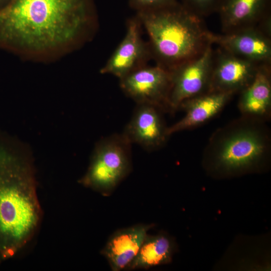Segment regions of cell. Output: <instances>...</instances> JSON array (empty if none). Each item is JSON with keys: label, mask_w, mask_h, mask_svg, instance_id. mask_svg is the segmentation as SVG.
I'll use <instances>...</instances> for the list:
<instances>
[{"label": "cell", "mask_w": 271, "mask_h": 271, "mask_svg": "<svg viewBox=\"0 0 271 271\" xmlns=\"http://www.w3.org/2000/svg\"><path fill=\"white\" fill-rule=\"evenodd\" d=\"M119 80L121 90L137 104L150 105L163 112H170L172 77L169 71L157 64H147Z\"/></svg>", "instance_id": "cell-6"}, {"label": "cell", "mask_w": 271, "mask_h": 271, "mask_svg": "<svg viewBox=\"0 0 271 271\" xmlns=\"http://www.w3.org/2000/svg\"><path fill=\"white\" fill-rule=\"evenodd\" d=\"M270 150L266 122L241 116L213 133L204 158L212 171L233 174L258 167L269 157Z\"/></svg>", "instance_id": "cell-4"}, {"label": "cell", "mask_w": 271, "mask_h": 271, "mask_svg": "<svg viewBox=\"0 0 271 271\" xmlns=\"http://www.w3.org/2000/svg\"><path fill=\"white\" fill-rule=\"evenodd\" d=\"M173 244L163 234L145 237L136 256L125 269H148L171 260Z\"/></svg>", "instance_id": "cell-16"}, {"label": "cell", "mask_w": 271, "mask_h": 271, "mask_svg": "<svg viewBox=\"0 0 271 271\" xmlns=\"http://www.w3.org/2000/svg\"><path fill=\"white\" fill-rule=\"evenodd\" d=\"M153 224H138L118 229L108 238L100 253L113 271L125 269L138 253Z\"/></svg>", "instance_id": "cell-13"}, {"label": "cell", "mask_w": 271, "mask_h": 271, "mask_svg": "<svg viewBox=\"0 0 271 271\" xmlns=\"http://www.w3.org/2000/svg\"><path fill=\"white\" fill-rule=\"evenodd\" d=\"M219 0H182L186 9L197 16L204 18L216 12Z\"/></svg>", "instance_id": "cell-17"}, {"label": "cell", "mask_w": 271, "mask_h": 271, "mask_svg": "<svg viewBox=\"0 0 271 271\" xmlns=\"http://www.w3.org/2000/svg\"><path fill=\"white\" fill-rule=\"evenodd\" d=\"M131 145L122 133L99 140L79 183L103 196L109 195L131 171Z\"/></svg>", "instance_id": "cell-5"}, {"label": "cell", "mask_w": 271, "mask_h": 271, "mask_svg": "<svg viewBox=\"0 0 271 271\" xmlns=\"http://www.w3.org/2000/svg\"><path fill=\"white\" fill-rule=\"evenodd\" d=\"M33 158L25 143L0 134V257H12L33 238L42 211Z\"/></svg>", "instance_id": "cell-1"}, {"label": "cell", "mask_w": 271, "mask_h": 271, "mask_svg": "<svg viewBox=\"0 0 271 271\" xmlns=\"http://www.w3.org/2000/svg\"><path fill=\"white\" fill-rule=\"evenodd\" d=\"M142 27L136 16L127 20L125 35L100 69L101 74L112 75L120 79L152 59L149 44L142 38Z\"/></svg>", "instance_id": "cell-8"}, {"label": "cell", "mask_w": 271, "mask_h": 271, "mask_svg": "<svg viewBox=\"0 0 271 271\" xmlns=\"http://www.w3.org/2000/svg\"><path fill=\"white\" fill-rule=\"evenodd\" d=\"M177 0H129V7L136 12L163 7L176 2Z\"/></svg>", "instance_id": "cell-18"}, {"label": "cell", "mask_w": 271, "mask_h": 271, "mask_svg": "<svg viewBox=\"0 0 271 271\" xmlns=\"http://www.w3.org/2000/svg\"><path fill=\"white\" fill-rule=\"evenodd\" d=\"M260 65L218 47L214 52L208 92L239 93L252 81Z\"/></svg>", "instance_id": "cell-9"}, {"label": "cell", "mask_w": 271, "mask_h": 271, "mask_svg": "<svg viewBox=\"0 0 271 271\" xmlns=\"http://www.w3.org/2000/svg\"><path fill=\"white\" fill-rule=\"evenodd\" d=\"M149 37L152 59L171 71L198 57L213 45L203 18L176 2L138 12Z\"/></svg>", "instance_id": "cell-3"}, {"label": "cell", "mask_w": 271, "mask_h": 271, "mask_svg": "<svg viewBox=\"0 0 271 271\" xmlns=\"http://www.w3.org/2000/svg\"><path fill=\"white\" fill-rule=\"evenodd\" d=\"M271 0H219V14L222 33L255 27L271 14Z\"/></svg>", "instance_id": "cell-12"}, {"label": "cell", "mask_w": 271, "mask_h": 271, "mask_svg": "<svg viewBox=\"0 0 271 271\" xmlns=\"http://www.w3.org/2000/svg\"><path fill=\"white\" fill-rule=\"evenodd\" d=\"M241 116L266 122L271 116V64L260 66L252 81L240 93Z\"/></svg>", "instance_id": "cell-15"}, {"label": "cell", "mask_w": 271, "mask_h": 271, "mask_svg": "<svg viewBox=\"0 0 271 271\" xmlns=\"http://www.w3.org/2000/svg\"><path fill=\"white\" fill-rule=\"evenodd\" d=\"M213 45L238 57L262 64H271V38L256 27L221 34L212 32Z\"/></svg>", "instance_id": "cell-11"}, {"label": "cell", "mask_w": 271, "mask_h": 271, "mask_svg": "<svg viewBox=\"0 0 271 271\" xmlns=\"http://www.w3.org/2000/svg\"><path fill=\"white\" fill-rule=\"evenodd\" d=\"M235 94L232 92H207L183 102L179 109L185 112L177 122L168 126L172 134L199 126L218 114Z\"/></svg>", "instance_id": "cell-14"}, {"label": "cell", "mask_w": 271, "mask_h": 271, "mask_svg": "<svg viewBox=\"0 0 271 271\" xmlns=\"http://www.w3.org/2000/svg\"><path fill=\"white\" fill-rule=\"evenodd\" d=\"M210 45L201 55L170 71L172 85L170 113L179 109L185 101L208 91L214 49Z\"/></svg>", "instance_id": "cell-7"}, {"label": "cell", "mask_w": 271, "mask_h": 271, "mask_svg": "<svg viewBox=\"0 0 271 271\" xmlns=\"http://www.w3.org/2000/svg\"><path fill=\"white\" fill-rule=\"evenodd\" d=\"M91 0H13L0 12L9 39L37 50L76 43L94 20Z\"/></svg>", "instance_id": "cell-2"}, {"label": "cell", "mask_w": 271, "mask_h": 271, "mask_svg": "<svg viewBox=\"0 0 271 271\" xmlns=\"http://www.w3.org/2000/svg\"><path fill=\"white\" fill-rule=\"evenodd\" d=\"M163 113L152 105L137 104L122 133L131 144H136L148 151L159 149L170 137Z\"/></svg>", "instance_id": "cell-10"}]
</instances>
